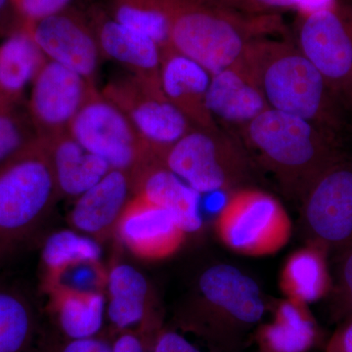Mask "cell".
<instances>
[{
	"label": "cell",
	"mask_w": 352,
	"mask_h": 352,
	"mask_svg": "<svg viewBox=\"0 0 352 352\" xmlns=\"http://www.w3.org/2000/svg\"><path fill=\"white\" fill-rule=\"evenodd\" d=\"M113 19L149 36L162 52L171 47L170 19L164 0H115Z\"/></svg>",
	"instance_id": "28"
},
{
	"label": "cell",
	"mask_w": 352,
	"mask_h": 352,
	"mask_svg": "<svg viewBox=\"0 0 352 352\" xmlns=\"http://www.w3.org/2000/svg\"><path fill=\"white\" fill-rule=\"evenodd\" d=\"M300 207L305 243L329 254L352 245V163L344 157L324 170L307 190Z\"/></svg>",
	"instance_id": "10"
},
{
	"label": "cell",
	"mask_w": 352,
	"mask_h": 352,
	"mask_svg": "<svg viewBox=\"0 0 352 352\" xmlns=\"http://www.w3.org/2000/svg\"><path fill=\"white\" fill-rule=\"evenodd\" d=\"M295 43L344 104H352V3L335 0L320 10L298 14Z\"/></svg>",
	"instance_id": "8"
},
{
	"label": "cell",
	"mask_w": 352,
	"mask_h": 352,
	"mask_svg": "<svg viewBox=\"0 0 352 352\" xmlns=\"http://www.w3.org/2000/svg\"><path fill=\"white\" fill-rule=\"evenodd\" d=\"M237 64L256 83L270 108L309 120L339 139L344 104L293 39L259 38Z\"/></svg>",
	"instance_id": "1"
},
{
	"label": "cell",
	"mask_w": 352,
	"mask_h": 352,
	"mask_svg": "<svg viewBox=\"0 0 352 352\" xmlns=\"http://www.w3.org/2000/svg\"><path fill=\"white\" fill-rule=\"evenodd\" d=\"M58 195L50 154L41 139L0 164V247L30 235Z\"/></svg>",
	"instance_id": "6"
},
{
	"label": "cell",
	"mask_w": 352,
	"mask_h": 352,
	"mask_svg": "<svg viewBox=\"0 0 352 352\" xmlns=\"http://www.w3.org/2000/svg\"><path fill=\"white\" fill-rule=\"evenodd\" d=\"M214 230L227 249L259 258L281 251L291 239L293 224L276 197L249 186L230 193L215 219Z\"/></svg>",
	"instance_id": "7"
},
{
	"label": "cell",
	"mask_w": 352,
	"mask_h": 352,
	"mask_svg": "<svg viewBox=\"0 0 352 352\" xmlns=\"http://www.w3.org/2000/svg\"><path fill=\"white\" fill-rule=\"evenodd\" d=\"M220 6L249 16L279 15L284 11L298 14L314 12L325 8L335 0H214Z\"/></svg>",
	"instance_id": "31"
},
{
	"label": "cell",
	"mask_w": 352,
	"mask_h": 352,
	"mask_svg": "<svg viewBox=\"0 0 352 352\" xmlns=\"http://www.w3.org/2000/svg\"><path fill=\"white\" fill-rule=\"evenodd\" d=\"M98 242L76 230H60L51 234L41 250L44 284L76 264L100 261L102 250Z\"/></svg>",
	"instance_id": "26"
},
{
	"label": "cell",
	"mask_w": 352,
	"mask_h": 352,
	"mask_svg": "<svg viewBox=\"0 0 352 352\" xmlns=\"http://www.w3.org/2000/svg\"><path fill=\"white\" fill-rule=\"evenodd\" d=\"M254 162L274 176L284 195L300 205L317 177L344 157L339 139L314 122L267 109L242 129Z\"/></svg>",
	"instance_id": "2"
},
{
	"label": "cell",
	"mask_w": 352,
	"mask_h": 352,
	"mask_svg": "<svg viewBox=\"0 0 352 352\" xmlns=\"http://www.w3.org/2000/svg\"><path fill=\"white\" fill-rule=\"evenodd\" d=\"M212 74L195 60L170 47L162 52L160 85L164 96L193 126L217 127L207 105Z\"/></svg>",
	"instance_id": "17"
},
{
	"label": "cell",
	"mask_w": 352,
	"mask_h": 352,
	"mask_svg": "<svg viewBox=\"0 0 352 352\" xmlns=\"http://www.w3.org/2000/svg\"><path fill=\"white\" fill-rule=\"evenodd\" d=\"M24 28L48 60L92 82L101 51L96 36L78 16L62 11L36 22L25 23Z\"/></svg>",
	"instance_id": "15"
},
{
	"label": "cell",
	"mask_w": 352,
	"mask_h": 352,
	"mask_svg": "<svg viewBox=\"0 0 352 352\" xmlns=\"http://www.w3.org/2000/svg\"><path fill=\"white\" fill-rule=\"evenodd\" d=\"M50 311L64 340L98 337L106 316L103 292L80 291L54 285L45 288Z\"/></svg>",
	"instance_id": "23"
},
{
	"label": "cell",
	"mask_w": 352,
	"mask_h": 352,
	"mask_svg": "<svg viewBox=\"0 0 352 352\" xmlns=\"http://www.w3.org/2000/svg\"><path fill=\"white\" fill-rule=\"evenodd\" d=\"M50 352H112V346L109 340L98 336L89 339L63 340Z\"/></svg>",
	"instance_id": "34"
},
{
	"label": "cell",
	"mask_w": 352,
	"mask_h": 352,
	"mask_svg": "<svg viewBox=\"0 0 352 352\" xmlns=\"http://www.w3.org/2000/svg\"><path fill=\"white\" fill-rule=\"evenodd\" d=\"M18 104L0 97V164L24 150L38 136L32 133L31 118L18 110Z\"/></svg>",
	"instance_id": "29"
},
{
	"label": "cell",
	"mask_w": 352,
	"mask_h": 352,
	"mask_svg": "<svg viewBox=\"0 0 352 352\" xmlns=\"http://www.w3.org/2000/svg\"><path fill=\"white\" fill-rule=\"evenodd\" d=\"M266 311L267 303L254 278L232 264L217 263L201 273L175 325L203 340L210 352H240Z\"/></svg>",
	"instance_id": "3"
},
{
	"label": "cell",
	"mask_w": 352,
	"mask_h": 352,
	"mask_svg": "<svg viewBox=\"0 0 352 352\" xmlns=\"http://www.w3.org/2000/svg\"><path fill=\"white\" fill-rule=\"evenodd\" d=\"M71 0H11L25 23L50 17L64 11Z\"/></svg>",
	"instance_id": "32"
},
{
	"label": "cell",
	"mask_w": 352,
	"mask_h": 352,
	"mask_svg": "<svg viewBox=\"0 0 352 352\" xmlns=\"http://www.w3.org/2000/svg\"><path fill=\"white\" fill-rule=\"evenodd\" d=\"M36 333L29 300L14 289H0V352H29Z\"/></svg>",
	"instance_id": "27"
},
{
	"label": "cell",
	"mask_w": 352,
	"mask_h": 352,
	"mask_svg": "<svg viewBox=\"0 0 352 352\" xmlns=\"http://www.w3.org/2000/svg\"><path fill=\"white\" fill-rule=\"evenodd\" d=\"M94 90L87 78L46 60L32 82L29 101V116L38 138L48 140L68 132Z\"/></svg>",
	"instance_id": "12"
},
{
	"label": "cell",
	"mask_w": 352,
	"mask_h": 352,
	"mask_svg": "<svg viewBox=\"0 0 352 352\" xmlns=\"http://www.w3.org/2000/svg\"><path fill=\"white\" fill-rule=\"evenodd\" d=\"M324 352H352V317L338 324Z\"/></svg>",
	"instance_id": "36"
},
{
	"label": "cell",
	"mask_w": 352,
	"mask_h": 352,
	"mask_svg": "<svg viewBox=\"0 0 352 352\" xmlns=\"http://www.w3.org/2000/svg\"><path fill=\"white\" fill-rule=\"evenodd\" d=\"M106 289V317L113 336L135 330L152 346L163 325L147 278L129 264L115 263L107 271Z\"/></svg>",
	"instance_id": "13"
},
{
	"label": "cell",
	"mask_w": 352,
	"mask_h": 352,
	"mask_svg": "<svg viewBox=\"0 0 352 352\" xmlns=\"http://www.w3.org/2000/svg\"><path fill=\"white\" fill-rule=\"evenodd\" d=\"M133 197V175L111 170L76 198L69 212V223L75 230L97 241L106 239L115 234L118 222Z\"/></svg>",
	"instance_id": "16"
},
{
	"label": "cell",
	"mask_w": 352,
	"mask_h": 352,
	"mask_svg": "<svg viewBox=\"0 0 352 352\" xmlns=\"http://www.w3.org/2000/svg\"><path fill=\"white\" fill-rule=\"evenodd\" d=\"M104 95L126 113L147 149L160 161L194 127L164 96L161 85L138 76L111 83Z\"/></svg>",
	"instance_id": "11"
},
{
	"label": "cell",
	"mask_w": 352,
	"mask_h": 352,
	"mask_svg": "<svg viewBox=\"0 0 352 352\" xmlns=\"http://www.w3.org/2000/svg\"><path fill=\"white\" fill-rule=\"evenodd\" d=\"M134 195L170 212L187 235L198 232L203 227L201 194L162 161L151 162L134 175Z\"/></svg>",
	"instance_id": "18"
},
{
	"label": "cell",
	"mask_w": 352,
	"mask_h": 352,
	"mask_svg": "<svg viewBox=\"0 0 352 352\" xmlns=\"http://www.w3.org/2000/svg\"><path fill=\"white\" fill-rule=\"evenodd\" d=\"M170 45L215 74L242 59L254 41L282 34L279 15L249 16L214 0H164Z\"/></svg>",
	"instance_id": "4"
},
{
	"label": "cell",
	"mask_w": 352,
	"mask_h": 352,
	"mask_svg": "<svg viewBox=\"0 0 352 352\" xmlns=\"http://www.w3.org/2000/svg\"><path fill=\"white\" fill-rule=\"evenodd\" d=\"M47 58L22 28L0 43V97L19 103Z\"/></svg>",
	"instance_id": "25"
},
{
	"label": "cell",
	"mask_w": 352,
	"mask_h": 352,
	"mask_svg": "<svg viewBox=\"0 0 352 352\" xmlns=\"http://www.w3.org/2000/svg\"><path fill=\"white\" fill-rule=\"evenodd\" d=\"M329 256L325 248L312 243L292 252L280 274L285 296L307 305L328 298L333 287Z\"/></svg>",
	"instance_id": "24"
},
{
	"label": "cell",
	"mask_w": 352,
	"mask_h": 352,
	"mask_svg": "<svg viewBox=\"0 0 352 352\" xmlns=\"http://www.w3.org/2000/svg\"><path fill=\"white\" fill-rule=\"evenodd\" d=\"M68 132L83 148L107 162L112 170L135 175L156 159L139 138L126 113L104 94L92 92Z\"/></svg>",
	"instance_id": "9"
},
{
	"label": "cell",
	"mask_w": 352,
	"mask_h": 352,
	"mask_svg": "<svg viewBox=\"0 0 352 352\" xmlns=\"http://www.w3.org/2000/svg\"><path fill=\"white\" fill-rule=\"evenodd\" d=\"M321 332L307 305L284 298L274 307L272 319L256 328L258 352H310Z\"/></svg>",
	"instance_id": "20"
},
{
	"label": "cell",
	"mask_w": 352,
	"mask_h": 352,
	"mask_svg": "<svg viewBox=\"0 0 352 352\" xmlns=\"http://www.w3.org/2000/svg\"><path fill=\"white\" fill-rule=\"evenodd\" d=\"M43 141L50 154L59 195L76 199L112 170L107 162L87 151L69 132Z\"/></svg>",
	"instance_id": "21"
},
{
	"label": "cell",
	"mask_w": 352,
	"mask_h": 352,
	"mask_svg": "<svg viewBox=\"0 0 352 352\" xmlns=\"http://www.w3.org/2000/svg\"><path fill=\"white\" fill-rule=\"evenodd\" d=\"M11 2V0H0V16H1L2 11L6 8L7 4Z\"/></svg>",
	"instance_id": "37"
},
{
	"label": "cell",
	"mask_w": 352,
	"mask_h": 352,
	"mask_svg": "<svg viewBox=\"0 0 352 352\" xmlns=\"http://www.w3.org/2000/svg\"><path fill=\"white\" fill-rule=\"evenodd\" d=\"M151 352H204L175 329L162 327L153 340Z\"/></svg>",
	"instance_id": "33"
},
{
	"label": "cell",
	"mask_w": 352,
	"mask_h": 352,
	"mask_svg": "<svg viewBox=\"0 0 352 352\" xmlns=\"http://www.w3.org/2000/svg\"><path fill=\"white\" fill-rule=\"evenodd\" d=\"M115 234L133 256L151 261L173 256L187 236L170 212L138 195L127 204Z\"/></svg>",
	"instance_id": "14"
},
{
	"label": "cell",
	"mask_w": 352,
	"mask_h": 352,
	"mask_svg": "<svg viewBox=\"0 0 352 352\" xmlns=\"http://www.w3.org/2000/svg\"><path fill=\"white\" fill-rule=\"evenodd\" d=\"M330 312L333 321L352 317V245L335 254Z\"/></svg>",
	"instance_id": "30"
},
{
	"label": "cell",
	"mask_w": 352,
	"mask_h": 352,
	"mask_svg": "<svg viewBox=\"0 0 352 352\" xmlns=\"http://www.w3.org/2000/svg\"><path fill=\"white\" fill-rule=\"evenodd\" d=\"M95 36L106 56L131 69L132 75L160 85L162 50L156 41L113 18L102 20Z\"/></svg>",
	"instance_id": "22"
},
{
	"label": "cell",
	"mask_w": 352,
	"mask_h": 352,
	"mask_svg": "<svg viewBox=\"0 0 352 352\" xmlns=\"http://www.w3.org/2000/svg\"><path fill=\"white\" fill-rule=\"evenodd\" d=\"M207 105L215 122L219 120L241 131L270 109L256 83L238 64L212 74Z\"/></svg>",
	"instance_id": "19"
},
{
	"label": "cell",
	"mask_w": 352,
	"mask_h": 352,
	"mask_svg": "<svg viewBox=\"0 0 352 352\" xmlns=\"http://www.w3.org/2000/svg\"><path fill=\"white\" fill-rule=\"evenodd\" d=\"M112 352H151V347L144 338L135 330L124 331L113 336Z\"/></svg>",
	"instance_id": "35"
},
{
	"label": "cell",
	"mask_w": 352,
	"mask_h": 352,
	"mask_svg": "<svg viewBox=\"0 0 352 352\" xmlns=\"http://www.w3.org/2000/svg\"><path fill=\"white\" fill-rule=\"evenodd\" d=\"M163 163L200 194L251 186L256 171L244 143L219 126H194L168 150Z\"/></svg>",
	"instance_id": "5"
}]
</instances>
